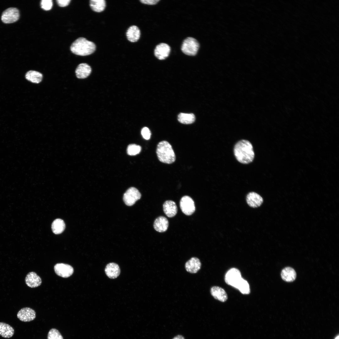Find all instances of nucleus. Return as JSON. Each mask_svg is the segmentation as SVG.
<instances>
[{"instance_id": "nucleus-1", "label": "nucleus", "mask_w": 339, "mask_h": 339, "mask_svg": "<svg viewBox=\"0 0 339 339\" xmlns=\"http://www.w3.org/2000/svg\"><path fill=\"white\" fill-rule=\"evenodd\" d=\"M234 151L237 160L240 163L247 164L254 159L255 154L253 146L248 140H242L238 142L234 147Z\"/></svg>"}, {"instance_id": "nucleus-2", "label": "nucleus", "mask_w": 339, "mask_h": 339, "mask_svg": "<svg viewBox=\"0 0 339 339\" xmlns=\"http://www.w3.org/2000/svg\"><path fill=\"white\" fill-rule=\"evenodd\" d=\"M96 45L84 37H79L72 44L71 51L76 55L85 56L93 53L96 50Z\"/></svg>"}, {"instance_id": "nucleus-3", "label": "nucleus", "mask_w": 339, "mask_h": 339, "mask_svg": "<svg viewBox=\"0 0 339 339\" xmlns=\"http://www.w3.org/2000/svg\"><path fill=\"white\" fill-rule=\"evenodd\" d=\"M156 153L158 159L162 163L170 164L175 160V155L172 147L166 141L159 143L157 148Z\"/></svg>"}, {"instance_id": "nucleus-4", "label": "nucleus", "mask_w": 339, "mask_h": 339, "mask_svg": "<svg viewBox=\"0 0 339 339\" xmlns=\"http://www.w3.org/2000/svg\"><path fill=\"white\" fill-rule=\"evenodd\" d=\"M199 44L195 39L188 37L183 41L181 47L182 51L189 56L195 55L199 49Z\"/></svg>"}, {"instance_id": "nucleus-5", "label": "nucleus", "mask_w": 339, "mask_h": 339, "mask_svg": "<svg viewBox=\"0 0 339 339\" xmlns=\"http://www.w3.org/2000/svg\"><path fill=\"white\" fill-rule=\"evenodd\" d=\"M19 11L16 8H9L4 11L1 15V19L5 24L16 22L19 19Z\"/></svg>"}, {"instance_id": "nucleus-6", "label": "nucleus", "mask_w": 339, "mask_h": 339, "mask_svg": "<svg viewBox=\"0 0 339 339\" xmlns=\"http://www.w3.org/2000/svg\"><path fill=\"white\" fill-rule=\"evenodd\" d=\"M141 196L140 193L136 188L131 187L128 189L124 194L123 200L126 205L132 206L137 200L140 199Z\"/></svg>"}, {"instance_id": "nucleus-7", "label": "nucleus", "mask_w": 339, "mask_h": 339, "mask_svg": "<svg viewBox=\"0 0 339 339\" xmlns=\"http://www.w3.org/2000/svg\"><path fill=\"white\" fill-rule=\"evenodd\" d=\"M180 205L182 212L186 215H192L195 211L194 202L189 196H183L180 200Z\"/></svg>"}, {"instance_id": "nucleus-8", "label": "nucleus", "mask_w": 339, "mask_h": 339, "mask_svg": "<svg viewBox=\"0 0 339 339\" xmlns=\"http://www.w3.org/2000/svg\"><path fill=\"white\" fill-rule=\"evenodd\" d=\"M242 278L239 270L233 268L229 269L226 273L225 281L227 284L235 288Z\"/></svg>"}, {"instance_id": "nucleus-9", "label": "nucleus", "mask_w": 339, "mask_h": 339, "mask_svg": "<svg viewBox=\"0 0 339 339\" xmlns=\"http://www.w3.org/2000/svg\"><path fill=\"white\" fill-rule=\"evenodd\" d=\"M55 272L58 276L63 278H67L73 273V268L70 265L63 263H58L54 267Z\"/></svg>"}, {"instance_id": "nucleus-10", "label": "nucleus", "mask_w": 339, "mask_h": 339, "mask_svg": "<svg viewBox=\"0 0 339 339\" xmlns=\"http://www.w3.org/2000/svg\"><path fill=\"white\" fill-rule=\"evenodd\" d=\"M18 318L23 322H29L33 320L35 318V311L33 309L28 307L21 309L17 314Z\"/></svg>"}, {"instance_id": "nucleus-11", "label": "nucleus", "mask_w": 339, "mask_h": 339, "mask_svg": "<svg viewBox=\"0 0 339 339\" xmlns=\"http://www.w3.org/2000/svg\"><path fill=\"white\" fill-rule=\"evenodd\" d=\"M170 51V48L168 45L165 43H161L156 46L154 54L158 59L162 60L168 56Z\"/></svg>"}, {"instance_id": "nucleus-12", "label": "nucleus", "mask_w": 339, "mask_h": 339, "mask_svg": "<svg viewBox=\"0 0 339 339\" xmlns=\"http://www.w3.org/2000/svg\"><path fill=\"white\" fill-rule=\"evenodd\" d=\"M246 199L248 205L253 208L259 207L263 202V199L261 196L254 192L249 193L247 195Z\"/></svg>"}, {"instance_id": "nucleus-13", "label": "nucleus", "mask_w": 339, "mask_h": 339, "mask_svg": "<svg viewBox=\"0 0 339 339\" xmlns=\"http://www.w3.org/2000/svg\"><path fill=\"white\" fill-rule=\"evenodd\" d=\"M25 282L28 286L31 288L39 286L42 282L40 277L33 272L27 274L25 278Z\"/></svg>"}, {"instance_id": "nucleus-14", "label": "nucleus", "mask_w": 339, "mask_h": 339, "mask_svg": "<svg viewBox=\"0 0 339 339\" xmlns=\"http://www.w3.org/2000/svg\"><path fill=\"white\" fill-rule=\"evenodd\" d=\"M201 266V264L199 259L197 257H193L186 262L185 267L187 272L195 273L200 269Z\"/></svg>"}, {"instance_id": "nucleus-15", "label": "nucleus", "mask_w": 339, "mask_h": 339, "mask_svg": "<svg viewBox=\"0 0 339 339\" xmlns=\"http://www.w3.org/2000/svg\"><path fill=\"white\" fill-rule=\"evenodd\" d=\"M91 72V67L86 63L80 64L75 70L76 77L80 79L86 78L90 74Z\"/></svg>"}, {"instance_id": "nucleus-16", "label": "nucleus", "mask_w": 339, "mask_h": 339, "mask_svg": "<svg viewBox=\"0 0 339 339\" xmlns=\"http://www.w3.org/2000/svg\"><path fill=\"white\" fill-rule=\"evenodd\" d=\"M163 210L166 215L169 218L175 216L177 212V208L175 202L171 200L166 201L163 205Z\"/></svg>"}, {"instance_id": "nucleus-17", "label": "nucleus", "mask_w": 339, "mask_h": 339, "mask_svg": "<svg viewBox=\"0 0 339 339\" xmlns=\"http://www.w3.org/2000/svg\"><path fill=\"white\" fill-rule=\"evenodd\" d=\"M105 272L106 275L110 278L114 279L120 275V269L118 265L115 263H110L106 266Z\"/></svg>"}, {"instance_id": "nucleus-18", "label": "nucleus", "mask_w": 339, "mask_h": 339, "mask_svg": "<svg viewBox=\"0 0 339 339\" xmlns=\"http://www.w3.org/2000/svg\"><path fill=\"white\" fill-rule=\"evenodd\" d=\"M169 222L165 217L160 216L154 221L153 227L154 229L159 232H163L167 230L168 227Z\"/></svg>"}, {"instance_id": "nucleus-19", "label": "nucleus", "mask_w": 339, "mask_h": 339, "mask_svg": "<svg viewBox=\"0 0 339 339\" xmlns=\"http://www.w3.org/2000/svg\"><path fill=\"white\" fill-rule=\"evenodd\" d=\"M212 295L216 299L224 302L227 300L228 296L224 290L221 287L214 286L211 289Z\"/></svg>"}, {"instance_id": "nucleus-20", "label": "nucleus", "mask_w": 339, "mask_h": 339, "mask_svg": "<svg viewBox=\"0 0 339 339\" xmlns=\"http://www.w3.org/2000/svg\"><path fill=\"white\" fill-rule=\"evenodd\" d=\"M128 40L132 42H136L140 36V31L139 28L135 25H132L128 29L126 32Z\"/></svg>"}, {"instance_id": "nucleus-21", "label": "nucleus", "mask_w": 339, "mask_h": 339, "mask_svg": "<svg viewBox=\"0 0 339 339\" xmlns=\"http://www.w3.org/2000/svg\"><path fill=\"white\" fill-rule=\"evenodd\" d=\"M281 276L283 280L287 282H290L295 280L296 277V273L293 268L287 267L282 270Z\"/></svg>"}, {"instance_id": "nucleus-22", "label": "nucleus", "mask_w": 339, "mask_h": 339, "mask_svg": "<svg viewBox=\"0 0 339 339\" xmlns=\"http://www.w3.org/2000/svg\"><path fill=\"white\" fill-rule=\"evenodd\" d=\"M14 333V330L9 325L6 323L0 322V335L5 338L12 337Z\"/></svg>"}, {"instance_id": "nucleus-23", "label": "nucleus", "mask_w": 339, "mask_h": 339, "mask_svg": "<svg viewBox=\"0 0 339 339\" xmlns=\"http://www.w3.org/2000/svg\"><path fill=\"white\" fill-rule=\"evenodd\" d=\"M25 77L29 81L33 83H38L41 81L43 75L38 72L30 70L26 73Z\"/></svg>"}, {"instance_id": "nucleus-24", "label": "nucleus", "mask_w": 339, "mask_h": 339, "mask_svg": "<svg viewBox=\"0 0 339 339\" xmlns=\"http://www.w3.org/2000/svg\"><path fill=\"white\" fill-rule=\"evenodd\" d=\"M89 4L93 11L96 12H100L105 9L106 2L105 0H91Z\"/></svg>"}, {"instance_id": "nucleus-25", "label": "nucleus", "mask_w": 339, "mask_h": 339, "mask_svg": "<svg viewBox=\"0 0 339 339\" xmlns=\"http://www.w3.org/2000/svg\"><path fill=\"white\" fill-rule=\"evenodd\" d=\"M65 227L64 221L60 219H56L54 220L51 225V229L53 233L55 234H59L62 233Z\"/></svg>"}, {"instance_id": "nucleus-26", "label": "nucleus", "mask_w": 339, "mask_h": 339, "mask_svg": "<svg viewBox=\"0 0 339 339\" xmlns=\"http://www.w3.org/2000/svg\"><path fill=\"white\" fill-rule=\"evenodd\" d=\"M178 120L180 123L188 124L193 123L195 120V115L193 113H180L178 116Z\"/></svg>"}, {"instance_id": "nucleus-27", "label": "nucleus", "mask_w": 339, "mask_h": 339, "mask_svg": "<svg viewBox=\"0 0 339 339\" xmlns=\"http://www.w3.org/2000/svg\"><path fill=\"white\" fill-rule=\"evenodd\" d=\"M235 288L238 289L242 293L244 294H248L250 292V286L248 283L242 278Z\"/></svg>"}, {"instance_id": "nucleus-28", "label": "nucleus", "mask_w": 339, "mask_h": 339, "mask_svg": "<svg viewBox=\"0 0 339 339\" xmlns=\"http://www.w3.org/2000/svg\"><path fill=\"white\" fill-rule=\"evenodd\" d=\"M141 147L136 144H130L128 145L127 153L130 155H135L138 154L141 151Z\"/></svg>"}, {"instance_id": "nucleus-29", "label": "nucleus", "mask_w": 339, "mask_h": 339, "mask_svg": "<svg viewBox=\"0 0 339 339\" xmlns=\"http://www.w3.org/2000/svg\"><path fill=\"white\" fill-rule=\"evenodd\" d=\"M47 339H63L59 331L54 328L51 329L48 334Z\"/></svg>"}, {"instance_id": "nucleus-30", "label": "nucleus", "mask_w": 339, "mask_h": 339, "mask_svg": "<svg viewBox=\"0 0 339 339\" xmlns=\"http://www.w3.org/2000/svg\"><path fill=\"white\" fill-rule=\"evenodd\" d=\"M41 8L44 10H50L53 6V2L52 0H42L41 1Z\"/></svg>"}, {"instance_id": "nucleus-31", "label": "nucleus", "mask_w": 339, "mask_h": 339, "mask_svg": "<svg viewBox=\"0 0 339 339\" xmlns=\"http://www.w3.org/2000/svg\"><path fill=\"white\" fill-rule=\"evenodd\" d=\"M141 134L144 139L148 140L150 138L151 133L150 130L147 127H144L142 129Z\"/></svg>"}, {"instance_id": "nucleus-32", "label": "nucleus", "mask_w": 339, "mask_h": 339, "mask_svg": "<svg viewBox=\"0 0 339 339\" xmlns=\"http://www.w3.org/2000/svg\"><path fill=\"white\" fill-rule=\"evenodd\" d=\"M58 5L61 7H65L69 5L70 0H57L56 1Z\"/></svg>"}, {"instance_id": "nucleus-33", "label": "nucleus", "mask_w": 339, "mask_h": 339, "mask_svg": "<svg viewBox=\"0 0 339 339\" xmlns=\"http://www.w3.org/2000/svg\"><path fill=\"white\" fill-rule=\"evenodd\" d=\"M160 0H141L140 2L143 4L148 5H154L157 4Z\"/></svg>"}, {"instance_id": "nucleus-34", "label": "nucleus", "mask_w": 339, "mask_h": 339, "mask_svg": "<svg viewBox=\"0 0 339 339\" xmlns=\"http://www.w3.org/2000/svg\"><path fill=\"white\" fill-rule=\"evenodd\" d=\"M173 339H185L184 337L182 336L178 335L175 337Z\"/></svg>"}, {"instance_id": "nucleus-35", "label": "nucleus", "mask_w": 339, "mask_h": 339, "mask_svg": "<svg viewBox=\"0 0 339 339\" xmlns=\"http://www.w3.org/2000/svg\"><path fill=\"white\" fill-rule=\"evenodd\" d=\"M335 339H339V336H337Z\"/></svg>"}]
</instances>
